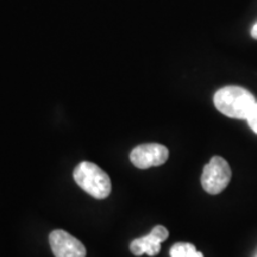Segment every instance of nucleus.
I'll return each instance as SVG.
<instances>
[{
	"mask_svg": "<svg viewBox=\"0 0 257 257\" xmlns=\"http://www.w3.org/2000/svg\"><path fill=\"white\" fill-rule=\"evenodd\" d=\"M170 257H204L191 243H176L170 248Z\"/></svg>",
	"mask_w": 257,
	"mask_h": 257,
	"instance_id": "0eeeda50",
	"label": "nucleus"
},
{
	"mask_svg": "<svg viewBox=\"0 0 257 257\" xmlns=\"http://www.w3.org/2000/svg\"><path fill=\"white\" fill-rule=\"evenodd\" d=\"M213 102L217 110L226 117L246 120L257 101L248 89L239 86H226L214 94Z\"/></svg>",
	"mask_w": 257,
	"mask_h": 257,
	"instance_id": "f257e3e1",
	"label": "nucleus"
},
{
	"mask_svg": "<svg viewBox=\"0 0 257 257\" xmlns=\"http://www.w3.org/2000/svg\"><path fill=\"white\" fill-rule=\"evenodd\" d=\"M169 232L165 226H157L150 231L149 234L141 237L131 242L130 250L135 256H142L147 253L148 256H156L161 250V243L168 238Z\"/></svg>",
	"mask_w": 257,
	"mask_h": 257,
	"instance_id": "423d86ee",
	"label": "nucleus"
},
{
	"mask_svg": "<svg viewBox=\"0 0 257 257\" xmlns=\"http://www.w3.org/2000/svg\"><path fill=\"white\" fill-rule=\"evenodd\" d=\"M231 180V168L226 160L213 156L204 167L201 175L202 188L210 194H219L227 187Z\"/></svg>",
	"mask_w": 257,
	"mask_h": 257,
	"instance_id": "7ed1b4c3",
	"label": "nucleus"
},
{
	"mask_svg": "<svg viewBox=\"0 0 257 257\" xmlns=\"http://www.w3.org/2000/svg\"><path fill=\"white\" fill-rule=\"evenodd\" d=\"M246 121H248L249 126L251 127V130L253 131V133L257 134V102L256 105L253 106L252 111L250 112L248 119H246Z\"/></svg>",
	"mask_w": 257,
	"mask_h": 257,
	"instance_id": "6e6552de",
	"label": "nucleus"
},
{
	"mask_svg": "<svg viewBox=\"0 0 257 257\" xmlns=\"http://www.w3.org/2000/svg\"><path fill=\"white\" fill-rule=\"evenodd\" d=\"M169 152L165 146L159 143H146L134 148L130 153V160L135 167L147 169L150 167L163 165L168 160Z\"/></svg>",
	"mask_w": 257,
	"mask_h": 257,
	"instance_id": "20e7f679",
	"label": "nucleus"
},
{
	"mask_svg": "<svg viewBox=\"0 0 257 257\" xmlns=\"http://www.w3.org/2000/svg\"><path fill=\"white\" fill-rule=\"evenodd\" d=\"M49 243L55 257H86L85 245L63 230L53 231L49 234Z\"/></svg>",
	"mask_w": 257,
	"mask_h": 257,
	"instance_id": "39448f33",
	"label": "nucleus"
},
{
	"mask_svg": "<svg viewBox=\"0 0 257 257\" xmlns=\"http://www.w3.org/2000/svg\"><path fill=\"white\" fill-rule=\"evenodd\" d=\"M73 175L76 184L95 199H105L110 195L112 191L110 176L95 163L83 161L79 163Z\"/></svg>",
	"mask_w": 257,
	"mask_h": 257,
	"instance_id": "f03ea898",
	"label": "nucleus"
}]
</instances>
